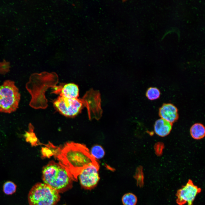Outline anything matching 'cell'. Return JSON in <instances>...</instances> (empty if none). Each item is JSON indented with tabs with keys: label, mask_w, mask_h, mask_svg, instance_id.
<instances>
[{
	"label": "cell",
	"mask_w": 205,
	"mask_h": 205,
	"mask_svg": "<svg viewBox=\"0 0 205 205\" xmlns=\"http://www.w3.org/2000/svg\"><path fill=\"white\" fill-rule=\"evenodd\" d=\"M155 147V151L157 154L160 153L162 151L163 146L162 144L161 143L157 144Z\"/></svg>",
	"instance_id": "cell-21"
},
{
	"label": "cell",
	"mask_w": 205,
	"mask_h": 205,
	"mask_svg": "<svg viewBox=\"0 0 205 205\" xmlns=\"http://www.w3.org/2000/svg\"><path fill=\"white\" fill-rule=\"evenodd\" d=\"M99 169V165L97 161L90 164L81 171L79 175V179L83 188L90 190L96 186L100 180Z\"/></svg>",
	"instance_id": "cell-7"
},
{
	"label": "cell",
	"mask_w": 205,
	"mask_h": 205,
	"mask_svg": "<svg viewBox=\"0 0 205 205\" xmlns=\"http://www.w3.org/2000/svg\"><path fill=\"white\" fill-rule=\"evenodd\" d=\"M17 186L13 182L8 181L5 182L3 186V191L7 195H11L16 191Z\"/></svg>",
	"instance_id": "cell-17"
},
{
	"label": "cell",
	"mask_w": 205,
	"mask_h": 205,
	"mask_svg": "<svg viewBox=\"0 0 205 205\" xmlns=\"http://www.w3.org/2000/svg\"><path fill=\"white\" fill-rule=\"evenodd\" d=\"M190 132L191 136L194 139L196 140L201 139L205 136V127L201 123H195L190 128Z\"/></svg>",
	"instance_id": "cell-12"
},
{
	"label": "cell",
	"mask_w": 205,
	"mask_h": 205,
	"mask_svg": "<svg viewBox=\"0 0 205 205\" xmlns=\"http://www.w3.org/2000/svg\"><path fill=\"white\" fill-rule=\"evenodd\" d=\"M160 95L159 90L155 87H150L147 90L146 96L149 100H154L159 98Z\"/></svg>",
	"instance_id": "cell-18"
},
{
	"label": "cell",
	"mask_w": 205,
	"mask_h": 205,
	"mask_svg": "<svg viewBox=\"0 0 205 205\" xmlns=\"http://www.w3.org/2000/svg\"><path fill=\"white\" fill-rule=\"evenodd\" d=\"M122 200L124 205H136L137 203V198L134 194L128 193L123 196Z\"/></svg>",
	"instance_id": "cell-16"
},
{
	"label": "cell",
	"mask_w": 205,
	"mask_h": 205,
	"mask_svg": "<svg viewBox=\"0 0 205 205\" xmlns=\"http://www.w3.org/2000/svg\"><path fill=\"white\" fill-rule=\"evenodd\" d=\"M201 189L195 185L192 180H189L186 184L178 190L176 194V202L179 205H192L196 195Z\"/></svg>",
	"instance_id": "cell-8"
},
{
	"label": "cell",
	"mask_w": 205,
	"mask_h": 205,
	"mask_svg": "<svg viewBox=\"0 0 205 205\" xmlns=\"http://www.w3.org/2000/svg\"><path fill=\"white\" fill-rule=\"evenodd\" d=\"M159 115L161 118L172 124L177 121L179 117L177 108L171 103L163 104L159 108Z\"/></svg>",
	"instance_id": "cell-9"
},
{
	"label": "cell",
	"mask_w": 205,
	"mask_h": 205,
	"mask_svg": "<svg viewBox=\"0 0 205 205\" xmlns=\"http://www.w3.org/2000/svg\"><path fill=\"white\" fill-rule=\"evenodd\" d=\"M82 99L85 106L87 108L89 119L91 120L95 118L97 120L100 119L102 110L99 91L91 89L86 92Z\"/></svg>",
	"instance_id": "cell-6"
},
{
	"label": "cell",
	"mask_w": 205,
	"mask_h": 205,
	"mask_svg": "<svg viewBox=\"0 0 205 205\" xmlns=\"http://www.w3.org/2000/svg\"><path fill=\"white\" fill-rule=\"evenodd\" d=\"M42 174L44 183L59 193L66 191L72 186L73 179L71 176L59 163L50 161L43 167Z\"/></svg>",
	"instance_id": "cell-2"
},
{
	"label": "cell",
	"mask_w": 205,
	"mask_h": 205,
	"mask_svg": "<svg viewBox=\"0 0 205 205\" xmlns=\"http://www.w3.org/2000/svg\"><path fill=\"white\" fill-rule=\"evenodd\" d=\"M46 145V147H42L41 149L42 157H49L54 155L56 157L59 153L61 148L54 146L50 143Z\"/></svg>",
	"instance_id": "cell-13"
},
{
	"label": "cell",
	"mask_w": 205,
	"mask_h": 205,
	"mask_svg": "<svg viewBox=\"0 0 205 205\" xmlns=\"http://www.w3.org/2000/svg\"><path fill=\"white\" fill-rule=\"evenodd\" d=\"M29 130L25 132L24 134L26 141L29 142L32 146H36L41 143L39 141L34 132V127L31 124L29 125Z\"/></svg>",
	"instance_id": "cell-14"
},
{
	"label": "cell",
	"mask_w": 205,
	"mask_h": 205,
	"mask_svg": "<svg viewBox=\"0 0 205 205\" xmlns=\"http://www.w3.org/2000/svg\"><path fill=\"white\" fill-rule=\"evenodd\" d=\"M57 110L64 116L73 117L81 112L85 106L83 99H68L59 96L53 102Z\"/></svg>",
	"instance_id": "cell-5"
},
{
	"label": "cell",
	"mask_w": 205,
	"mask_h": 205,
	"mask_svg": "<svg viewBox=\"0 0 205 205\" xmlns=\"http://www.w3.org/2000/svg\"><path fill=\"white\" fill-rule=\"evenodd\" d=\"M56 157L67 171L72 179L77 178L81 171L90 164L97 161L84 145L68 142L61 148Z\"/></svg>",
	"instance_id": "cell-1"
},
{
	"label": "cell",
	"mask_w": 205,
	"mask_h": 205,
	"mask_svg": "<svg viewBox=\"0 0 205 205\" xmlns=\"http://www.w3.org/2000/svg\"><path fill=\"white\" fill-rule=\"evenodd\" d=\"M135 176L137 184L140 186H142L144 184V176L141 167L137 168Z\"/></svg>",
	"instance_id": "cell-19"
},
{
	"label": "cell",
	"mask_w": 205,
	"mask_h": 205,
	"mask_svg": "<svg viewBox=\"0 0 205 205\" xmlns=\"http://www.w3.org/2000/svg\"><path fill=\"white\" fill-rule=\"evenodd\" d=\"M20 95L15 82L5 81L0 86V112L11 113L18 107Z\"/></svg>",
	"instance_id": "cell-4"
},
{
	"label": "cell",
	"mask_w": 205,
	"mask_h": 205,
	"mask_svg": "<svg viewBox=\"0 0 205 205\" xmlns=\"http://www.w3.org/2000/svg\"><path fill=\"white\" fill-rule=\"evenodd\" d=\"M105 151L103 147L99 145L93 146L91 150V155L95 159H101L105 155Z\"/></svg>",
	"instance_id": "cell-15"
},
{
	"label": "cell",
	"mask_w": 205,
	"mask_h": 205,
	"mask_svg": "<svg viewBox=\"0 0 205 205\" xmlns=\"http://www.w3.org/2000/svg\"><path fill=\"white\" fill-rule=\"evenodd\" d=\"M172 123L161 118L155 122L154 129L155 133L161 137H165L168 135L172 128Z\"/></svg>",
	"instance_id": "cell-11"
},
{
	"label": "cell",
	"mask_w": 205,
	"mask_h": 205,
	"mask_svg": "<svg viewBox=\"0 0 205 205\" xmlns=\"http://www.w3.org/2000/svg\"><path fill=\"white\" fill-rule=\"evenodd\" d=\"M78 86L73 83L66 84L56 88L55 92L60 96L68 99H77L79 96Z\"/></svg>",
	"instance_id": "cell-10"
},
{
	"label": "cell",
	"mask_w": 205,
	"mask_h": 205,
	"mask_svg": "<svg viewBox=\"0 0 205 205\" xmlns=\"http://www.w3.org/2000/svg\"><path fill=\"white\" fill-rule=\"evenodd\" d=\"M60 199L59 192L49 185L40 183L32 187L28 197L29 205H56Z\"/></svg>",
	"instance_id": "cell-3"
},
{
	"label": "cell",
	"mask_w": 205,
	"mask_h": 205,
	"mask_svg": "<svg viewBox=\"0 0 205 205\" xmlns=\"http://www.w3.org/2000/svg\"><path fill=\"white\" fill-rule=\"evenodd\" d=\"M9 67L1 65H0V74H5L9 71Z\"/></svg>",
	"instance_id": "cell-20"
}]
</instances>
